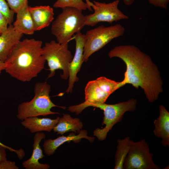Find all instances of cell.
I'll list each match as a JSON object with an SVG mask.
<instances>
[{
    "instance_id": "cell-10",
    "label": "cell",
    "mask_w": 169,
    "mask_h": 169,
    "mask_svg": "<svg viewBox=\"0 0 169 169\" xmlns=\"http://www.w3.org/2000/svg\"><path fill=\"white\" fill-rule=\"evenodd\" d=\"M85 101L79 105L70 106L68 110L76 114L81 113L89 106L105 103L110 95L102 90L98 85L95 80L89 81L84 89Z\"/></svg>"
},
{
    "instance_id": "cell-12",
    "label": "cell",
    "mask_w": 169,
    "mask_h": 169,
    "mask_svg": "<svg viewBox=\"0 0 169 169\" xmlns=\"http://www.w3.org/2000/svg\"><path fill=\"white\" fill-rule=\"evenodd\" d=\"M23 34L17 31L12 24L6 31L0 34V60H6L21 40Z\"/></svg>"
},
{
    "instance_id": "cell-25",
    "label": "cell",
    "mask_w": 169,
    "mask_h": 169,
    "mask_svg": "<svg viewBox=\"0 0 169 169\" xmlns=\"http://www.w3.org/2000/svg\"><path fill=\"white\" fill-rule=\"evenodd\" d=\"M149 3L155 7L166 9L169 0H148Z\"/></svg>"
},
{
    "instance_id": "cell-3",
    "label": "cell",
    "mask_w": 169,
    "mask_h": 169,
    "mask_svg": "<svg viewBox=\"0 0 169 169\" xmlns=\"http://www.w3.org/2000/svg\"><path fill=\"white\" fill-rule=\"evenodd\" d=\"M51 87L46 82L36 83L34 88V96L29 101L24 102L18 107L17 117L22 121L31 117L59 114L51 110L55 107L63 108L64 107L57 105L51 101L49 96Z\"/></svg>"
},
{
    "instance_id": "cell-13",
    "label": "cell",
    "mask_w": 169,
    "mask_h": 169,
    "mask_svg": "<svg viewBox=\"0 0 169 169\" xmlns=\"http://www.w3.org/2000/svg\"><path fill=\"white\" fill-rule=\"evenodd\" d=\"M28 9L35 31L41 30L48 27L54 20V10L49 5L29 6Z\"/></svg>"
},
{
    "instance_id": "cell-14",
    "label": "cell",
    "mask_w": 169,
    "mask_h": 169,
    "mask_svg": "<svg viewBox=\"0 0 169 169\" xmlns=\"http://www.w3.org/2000/svg\"><path fill=\"white\" fill-rule=\"evenodd\" d=\"M45 135L43 132L36 133L34 138L33 151L31 157L28 160L23 162V166L26 169H48L50 166L46 164L41 163L39 162V159L44 156L40 144L42 139L45 138Z\"/></svg>"
},
{
    "instance_id": "cell-28",
    "label": "cell",
    "mask_w": 169,
    "mask_h": 169,
    "mask_svg": "<svg viewBox=\"0 0 169 169\" xmlns=\"http://www.w3.org/2000/svg\"><path fill=\"white\" fill-rule=\"evenodd\" d=\"M6 149L4 147L0 145V163L7 159Z\"/></svg>"
},
{
    "instance_id": "cell-17",
    "label": "cell",
    "mask_w": 169,
    "mask_h": 169,
    "mask_svg": "<svg viewBox=\"0 0 169 169\" xmlns=\"http://www.w3.org/2000/svg\"><path fill=\"white\" fill-rule=\"evenodd\" d=\"M60 117L55 119L49 118H39L37 117L26 118L22 120L21 124L26 129H28L31 133L41 131L50 132L58 122Z\"/></svg>"
},
{
    "instance_id": "cell-4",
    "label": "cell",
    "mask_w": 169,
    "mask_h": 169,
    "mask_svg": "<svg viewBox=\"0 0 169 169\" xmlns=\"http://www.w3.org/2000/svg\"><path fill=\"white\" fill-rule=\"evenodd\" d=\"M62 9L52 22L51 30L57 42L64 44L68 43L74 34L80 32L85 26V18L82 11L69 7Z\"/></svg>"
},
{
    "instance_id": "cell-8",
    "label": "cell",
    "mask_w": 169,
    "mask_h": 169,
    "mask_svg": "<svg viewBox=\"0 0 169 169\" xmlns=\"http://www.w3.org/2000/svg\"><path fill=\"white\" fill-rule=\"evenodd\" d=\"M119 0H115L108 3L94 1L91 8L94 12L84 16L85 26L93 27L101 22L112 23L128 19V16L119 8Z\"/></svg>"
},
{
    "instance_id": "cell-15",
    "label": "cell",
    "mask_w": 169,
    "mask_h": 169,
    "mask_svg": "<svg viewBox=\"0 0 169 169\" xmlns=\"http://www.w3.org/2000/svg\"><path fill=\"white\" fill-rule=\"evenodd\" d=\"M82 138L87 139L91 142H93L95 140L94 137L88 136L87 132L86 130H81L77 135L72 133L67 136H62L54 139H50L45 140L43 145V150L46 155L50 156L54 153L59 146L64 143L72 141L78 142Z\"/></svg>"
},
{
    "instance_id": "cell-27",
    "label": "cell",
    "mask_w": 169,
    "mask_h": 169,
    "mask_svg": "<svg viewBox=\"0 0 169 169\" xmlns=\"http://www.w3.org/2000/svg\"><path fill=\"white\" fill-rule=\"evenodd\" d=\"M8 25L9 24L7 19L0 11V34L6 31Z\"/></svg>"
},
{
    "instance_id": "cell-11",
    "label": "cell",
    "mask_w": 169,
    "mask_h": 169,
    "mask_svg": "<svg viewBox=\"0 0 169 169\" xmlns=\"http://www.w3.org/2000/svg\"><path fill=\"white\" fill-rule=\"evenodd\" d=\"M75 41V51L74 56L69 65V76L68 87L66 92L71 93L74 83L79 79L77 76L83 63V52L85 41L84 34L80 32L74 35Z\"/></svg>"
},
{
    "instance_id": "cell-26",
    "label": "cell",
    "mask_w": 169,
    "mask_h": 169,
    "mask_svg": "<svg viewBox=\"0 0 169 169\" xmlns=\"http://www.w3.org/2000/svg\"><path fill=\"white\" fill-rule=\"evenodd\" d=\"M15 161L5 160L0 163V169H18Z\"/></svg>"
},
{
    "instance_id": "cell-1",
    "label": "cell",
    "mask_w": 169,
    "mask_h": 169,
    "mask_svg": "<svg viewBox=\"0 0 169 169\" xmlns=\"http://www.w3.org/2000/svg\"><path fill=\"white\" fill-rule=\"evenodd\" d=\"M108 55L110 58H120L126 66L124 79L120 82L119 88L130 84L137 89L141 87L150 102L158 99L163 91V82L157 66L149 55L130 44L116 46Z\"/></svg>"
},
{
    "instance_id": "cell-16",
    "label": "cell",
    "mask_w": 169,
    "mask_h": 169,
    "mask_svg": "<svg viewBox=\"0 0 169 169\" xmlns=\"http://www.w3.org/2000/svg\"><path fill=\"white\" fill-rule=\"evenodd\" d=\"M159 115L154 122L153 133L156 137L161 139L162 145L169 146V113L162 105L159 107Z\"/></svg>"
},
{
    "instance_id": "cell-21",
    "label": "cell",
    "mask_w": 169,
    "mask_h": 169,
    "mask_svg": "<svg viewBox=\"0 0 169 169\" xmlns=\"http://www.w3.org/2000/svg\"><path fill=\"white\" fill-rule=\"evenodd\" d=\"M95 80L100 89L110 95L119 89L120 82H116L103 76L98 78Z\"/></svg>"
},
{
    "instance_id": "cell-32",
    "label": "cell",
    "mask_w": 169,
    "mask_h": 169,
    "mask_svg": "<svg viewBox=\"0 0 169 169\" xmlns=\"http://www.w3.org/2000/svg\"></svg>"
},
{
    "instance_id": "cell-29",
    "label": "cell",
    "mask_w": 169,
    "mask_h": 169,
    "mask_svg": "<svg viewBox=\"0 0 169 169\" xmlns=\"http://www.w3.org/2000/svg\"><path fill=\"white\" fill-rule=\"evenodd\" d=\"M5 64L4 62L0 60V75L2 71L5 70Z\"/></svg>"
},
{
    "instance_id": "cell-5",
    "label": "cell",
    "mask_w": 169,
    "mask_h": 169,
    "mask_svg": "<svg viewBox=\"0 0 169 169\" xmlns=\"http://www.w3.org/2000/svg\"><path fill=\"white\" fill-rule=\"evenodd\" d=\"M125 32V28L120 24L108 27L102 25L87 31L84 34L83 62H87L92 54L112 40L123 36Z\"/></svg>"
},
{
    "instance_id": "cell-22",
    "label": "cell",
    "mask_w": 169,
    "mask_h": 169,
    "mask_svg": "<svg viewBox=\"0 0 169 169\" xmlns=\"http://www.w3.org/2000/svg\"><path fill=\"white\" fill-rule=\"evenodd\" d=\"M53 6L54 8L62 9L66 7L72 8L82 11L88 9L87 4L82 0H57Z\"/></svg>"
},
{
    "instance_id": "cell-30",
    "label": "cell",
    "mask_w": 169,
    "mask_h": 169,
    "mask_svg": "<svg viewBox=\"0 0 169 169\" xmlns=\"http://www.w3.org/2000/svg\"><path fill=\"white\" fill-rule=\"evenodd\" d=\"M123 1L125 5L129 6L133 3L134 0H123Z\"/></svg>"
},
{
    "instance_id": "cell-2",
    "label": "cell",
    "mask_w": 169,
    "mask_h": 169,
    "mask_svg": "<svg viewBox=\"0 0 169 169\" xmlns=\"http://www.w3.org/2000/svg\"><path fill=\"white\" fill-rule=\"evenodd\" d=\"M42 42L34 38L21 40L4 62L6 73L21 82H29L44 67Z\"/></svg>"
},
{
    "instance_id": "cell-9",
    "label": "cell",
    "mask_w": 169,
    "mask_h": 169,
    "mask_svg": "<svg viewBox=\"0 0 169 169\" xmlns=\"http://www.w3.org/2000/svg\"><path fill=\"white\" fill-rule=\"evenodd\" d=\"M153 154L150 152L149 145L144 139L135 142L132 140L125 159V169H159L153 161Z\"/></svg>"
},
{
    "instance_id": "cell-24",
    "label": "cell",
    "mask_w": 169,
    "mask_h": 169,
    "mask_svg": "<svg viewBox=\"0 0 169 169\" xmlns=\"http://www.w3.org/2000/svg\"><path fill=\"white\" fill-rule=\"evenodd\" d=\"M10 8L16 13L28 3V0H6Z\"/></svg>"
},
{
    "instance_id": "cell-20",
    "label": "cell",
    "mask_w": 169,
    "mask_h": 169,
    "mask_svg": "<svg viewBox=\"0 0 169 169\" xmlns=\"http://www.w3.org/2000/svg\"><path fill=\"white\" fill-rule=\"evenodd\" d=\"M132 140L129 136L117 140V145L115 155V169H123V164L130 150Z\"/></svg>"
},
{
    "instance_id": "cell-6",
    "label": "cell",
    "mask_w": 169,
    "mask_h": 169,
    "mask_svg": "<svg viewBox=\"0 0 169 169\" xmlns=\"http://www.w3.org/2000/svg\"><path fill=\"white\" fill-rule=\"evenodd\" d=\"M43 55L47 61L50 72L48 78L54 76L55 71L62 70L61 78L67 79L69 76V65L73 56L68 49V43L61 44L54 40L46 42L42 48Z\"/></svg>"
},
{
    "instance_id": "cell-7",
    "label": "cell",
    "mask_w": 169,
    "mask_h": 169,
    "mask_svg": "<svg viewBox=\"0 0 169 169\" xmlns=\"http://www.w3.org/2000/svg\"><path fill=\"white\" fill-rule=\"evenodd\" d=\"M136 103V99H131L115 104H108L104 103L93 106L103 111L104 116L102 124L105 125L102 129L96 128L94 131V135L99 141L105 140L108 133L113 126L122 120L125 112L135 110Z\"/></svg>"
},
{
    "instance_id": "cell-23",
    "label": "cell",
    "mask_w": 169,
    "mask_h": 169,
    "mask_svg": "<svg viewBox=\"0 0 169 169\" xmlns=\"http://www.w3.org/2000/svg\"><path fill=\"white\" fill-rule=\"evenodd\" d=\"M0 11L6 17L9 25L12 24L14 13L10 9L6 0H0Z\"/></svg>"
},
{
    "instance_id": "cell-18",
    "label": "cell",
    "mask_w": 169,
    "mask_h": 169,
    "mask_svg": "<svg viewBox=\"0 0 169 169\" xmlns=\"http://www.w3.org/2000/svg\"><path fill=\"white\" fill-rule=\"evenodd\" d=\"M28 7V3L16 13V19L13 25L18 32L23 34L31 35L35 31Z\"/></svg>"
},
{
    "instance_id": "cell-31",
    "label": "cell",
    "mask_w": 169,
    "mask_h": 169,
    "mask_svg": "<svg viewBox=\"0 0 169 169\" xmlns=\"http://www.w3.org/2000/svg\"><path fill=\"white\" fill-rule=\"evenodd\" d=\"M85 3L88 6V9L90 11H92L91 7L93 4V3L91 2L90 0H85Z\"/></svg>"
},
{
    "instance_id": "cell-19",
    "label": "cell",
    "mask_w": 169,
    "mask_h": 169,
    "mask_svg": "<svg viewBox=\"0 0 169 169\" xmlns=\"http://www.w3.org/2000/svg\"><path fill=\"white\" fill-rule=\"evenodd\" d=\"M83 126V123L79 119L74 118L69 114H64L62 117L59 118L53 130L57 134L63 135L70 131L79 133Z\"/></svg>"
}]
</instances>
